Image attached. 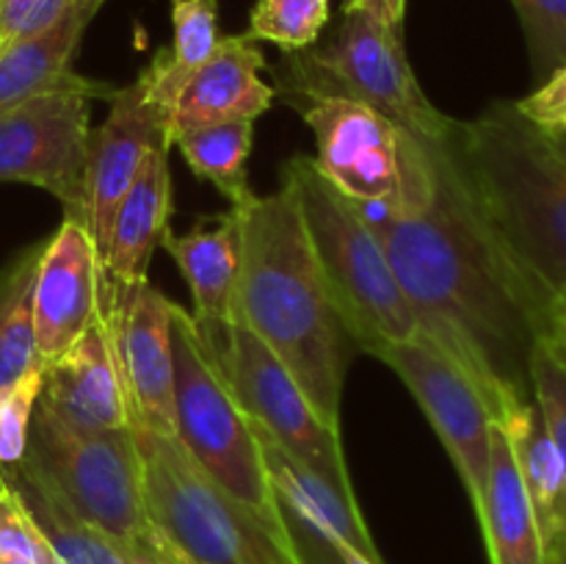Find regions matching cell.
<instances>
[{
    "instance_id": "obj_24",
    "label": "cell",
    "mask_w": 566,
    "mask_h": 564,
    "mask_svg": "<svg viewBox=\"0 0 566 564\" xmlns=\"http://www.w3.org/2000/svg\"><path fill=\"white\" fill-rule=\"evenodd\" d=\"M171 48L160 50L138 77L175 122L182 86L210 59L221 39L219 0H171Z\"/></svg>"
},
{
    "instance_id": "obj_33",
    "label": "cell",
    "mask_w": 566,
    "mask_h": 564,
    "mask_svg": "<svg viewBox=\"0 0 566 564\" xmlns=\"http://www.w3.org/2000/svg\"><path fill=\"white\" fill-rule=\"evenodd\" d=\"M514 108L545 136H566V61L558 70H553L545 81H539L534 92L514 100Z\"/></svg>"
},
{
    "instance_id": "obj_32",
    "label": "cell",
    "mask_w": 566,
    "mask_h": 564,
    "mask_svg": "<svg viewBox=\"0 0 566 564\" xmlns=\"http://www.w3.org/2000/svg\"><path fill=\"white\" fill-rule=\"evenodd\" d=\"M531 396L566 468V370L542 346V341L531 357Z\"/></svg>"
},
{
    "instance_id": "obj_16",
    "label": "cell",
    "mask_w": 566,
    "mask_h": 564,
    "mask_svg": "<svg viewBox=\"0 0 566 564\" xmlns=\"http://www.w3.org/2000/svg\"><path fill=\"white\" fill-rule=\"evenodd\" d=\"M39 407L75 431H122L130 429V401L116 359L114 335L103 310L70 348L44 363Z\"/></svg>"
},
{
    "instance_id": "obj_25",
    "label": "cell",
    "mask_w": 566,
    "mask_h": 564,
    "mask_svg": "<svg viewBox=\"0 0 566 564\" xmlns=\"http://www.w3.org/2000/svg\"><path fill=\"white\" fill-rule=\"evenodd\" d=\"M252 142L254 122H219L171 133V147L186 158L193 175L208 180L232 208H243L254 197L247 171Z\"/></svg>"
},
{
    "instance_id": "obj_34",
    "label": "cell",
    "mask_w": 566,
    "mask_h": 564,
    "mask_svg": "<svg viewBox=\"0 0 566 564\" xmlns=\"http://www.w3.org/2000/svg\"><path fill=\"white\" fill-rule=\"evenodd\" d=\"M77 0H0V50L48 31Z\"/></svg>"
},
{
    "instance_id": "obj_9",
    "label": "cell",
    "mask_w": 566,
    "mask_h": 564,
    "mask_svg": "<svg viewBox=\"0 0 566 564\" xmlns=\"http://www.w3.org/2000/svg\"><path fill=\"white\" fill-rule=\"evenodd\" d=\"M315 136V166L354 202H418L429 194L431 153L392 122L352 100L302 108Z\"/></svg>"
},
{
    "instance_id": "obj_31",
    "label": "cell",
    "mask_w": 566,
    "mask_h": 564,
    "mask_svg": "<svg viewBox=\"0 0 566 564\" xmlns=\"http://www.w3.org/2000/svg\"><path fill=\"white\" fill-rule=\"evenodd\" d=\"M44 370L36 368L11 385L0 387V468L22 462L28 451L33 409L42 393Z\"/></svg>"
},
{
    "instance_id": "obj_23",
    "label": "cell",
    "mask_w": 566,
    "mask_h": 564,
    "mask_svg": "<svg viewBox=\"0 0 566 564\" xmlns=\"http://www.w3.org/2000/svg\"><path fill=\"white\" fill-rule=\"evenodd\" d=\"M92 14L72 6L55 25L0 50V111L61 86H77L86 77L72 70Z\"/></svg>"
},
{
    "instance_id": "obj_4",
    "label": "cell",
    "mask_w": 566,
    "mask_h": 564,
    "mask_svg": "<svg viewBox=\"0 0 566 564\" xmlns=\"http://www.w3.org/2000/svg\"><path fill=\"white\" fill-rule=\"evenodd\" d=\"M282 188L296 202L326 288L359 352L376 357L390 343L412 341V304L354 199L337 191L307 155H293L282 166Z\"/></svg>"
},
{
    "instance_id": "obj_15",
    "label": "cell",
    "mask_w": 566,
    "mask_h": 564,
    "mask_svg": "<svg viewBox=\"0 0 566 564\" xmlns=\"http://www.w3.org/2000/svg\"><path fill=\"white\" fill-rule=\"evenodd\" d=\"M103 265L97 241L83 219L64 216L44 241L33 285V321L42 363L59 357L92 326L99 313Z\"/></svg>"
},
{
    "instance_id": "obj_40",
    "label": "cell",
    "mask_w": 566,
    "mask_h": 564,
    "mask_svg": "<svg viewBox=\"0 0 566 564\" xmlns=\"http://www.w3.org/2000/svg\"><path fill=\"white\" fill-rule=\"evenodd\" d=\"M376 3V0H343V9H357V6H368Z\"/></svg>"
},
{
    "instance_id": "obj_20",
    "label": "cell",
    "mask_w": 566,
    "mask_h": 564,
    "mask_svg": "<svg viewBox=\"0 0 566 564\" xmlns=\"http://www.w3.org/2000/svg\"><path fill=\"white\" fill-rule=\"evenodd\" d=\"M171 147H160L136 177L99 243V265L114 285H138L149 280V263L169 236L171 219Z\"/></svg>"
},
{
    "instance_id": "obj_29",
    "label": "cell",
    "mask_w": 566,
    "mask_h": 564,
    "mask_svg": "<svg viewBox=\"0 0 566 564\" xmlns=\"http://www.w3.org/2000/svg\"><path fill=\"white\" fill-rule=\"evenodd\" d=\"M536 83L566 61V0H512Z\"/></svg>"
},
{
    "instance_id": "obj_7",
    "label": "cell",
    "mask_w": 566,
    "mask_h": 564,
    "mask_svg": "<svg viewBox=\"0 0 566 564\" xmlns=\"http://www.w3.org/2000/svg\"><path fill=\"white\" fill-rule=\"evenodd\" d=\"M285 86L304 103L352 100L429 147L451 133L453 122L420 88L401 22H392L381 3L343 9V20L324 44L291 53Z\"/></svg>"
},
{
    "instance_id": "obj_12",
    "label": "cell",
    "mask_w": 566,
    "mask_h": 564,
    "mask_svg": "<svg viewBox=\"0 0 566 564\" xmlns=\"http://www.w3.org/2000/svg\"><path fill=\"white\" fill-rule=\"evenodd\" d=\"M376 359L390 365L398 379L409 387L429 418L431 429L446 446L470 503L475 506L490 473L492 426H495L479 387L448 354L420 335H415L412 341L390 343L376 354Z\"/></svg>"
},
{
    "instance_id": "obj_14",
    "label": "cell",
    "mask_w": 566,
    "mask_h": 564,
    "mask_svg": "<svg viewBox=\"0 0 566 564\" xmlns=\"http://www.w3.org/2000/svg\"><path fill=\"white\" fill-rule=\"evenodd\" d=\"M103 125L88 133L86 205L83 216L94 241L103 243L114 208L160 147H171V114L147 92L142 77L114 88Z\"/></svg>"
},
{
    "instance_id": "obj_21",
    "label": "cell",
    "mask_w": 566,
    "mask_h": 564,
    "mask_svg": "<svg viewBox=\"0 0 566 564\" xmlns=\"http://www.w3.org/2000/svg\"><path fill=\"white\" fill-rule=\"evenodd\" d=\"M490 564H545L539 523L501 426H492L490 473L475 501Z\"/></svg>"
},
{
    "instance_id": "obj_1",
    "label": "cell",
    "mask_w": 566,
    "mask_h": 564,
    "mask_svg": "<svg viewBox=\"0 0 566 564\" xmlns=\"http://www.w3.org/2000/svg\"><path fill=\"white\" fill-rule=\"evenodd\" d=\"M448 136L429 144L434 177L423 199L354 205L385 247L415 310L418 335L470 376L497 420L509 401L534 398L531 357L542 341L547 302L492 232Z\"/></svg>"
},
{
    "instance_id": "obj_28",
    "label": "cell",
    "mask_w": 566,
    "mask_h": 564,
    "mask_svg": "<svg viewBox=\"0 0 566 564\" xmlns=\"http://www.w3.org/2000/svg\"><path fill=\"white\" fill-rule=\"evenodd\" d=\"M332 0H258L249 11V36L271 42L285 53L318 44L329 25Z\"/></svg>"
},
{
    "instance_id": "obj_18",
    "label": "cell",
    "mask_w": 566,
    "mask_h": 564,
    "mask_svg": "<svg viewBox=\"0 0 566 564\" xmlns=\"http://www.w3.org/2000/svg\"><path fill=\"white\" fill-rule=\"evenodd\" d=\"M180 269L193 302V324L219 357L238 324L235 296L241 274V213L230 208L182 236H166L164 247Z\"/></svg>"
},
{
    "instance_id": "obj_41",
    "label": "cell",
    "mask_w": 566,
    "mask_h": 564,
    "mask_svg": "<svg viewBox=\"0 0 566 564\" xmlns=\"http://www.w3.org/2000/svg\"><path fill=\"white\" fill-rule=\"evenodd\" d=\"M553 142H556V147L562 149V155L566 158V136H562V138H553Z\"/></svg>"
},
{
    "instance_id": "obj_27",
    "label": "cell",
    "mask_w": 566,
    "mask_h": 564,
    "mask_svg": "<svg viewBox=\"0 0 566 564\" xmlns=\"http://www.w3.org/2000/svg\"><path fill=\"white\" fill-rule=\"evenodd\" d=\"M42 249L44 241L22 249L0 271V387L44 368L36 348V321H33V285H36Z\"/></svg>"
},
{
    "instance_id": "obj_8",
    "label": "cell",
    "mask_w": 566,
    "mask_h": 564,
    "mask_svg": "<svg viewBox=\"0 0 566 564\" xmlns=\"http://www.w3.org/2000/svg\"><path fill=\"white\" fill-rule=\"evenodd\" d=\"M142 457L147 509L177 564H304L263 520L221 490L177 442L130 426Z\"/></svg>"
},
{
    "instance_id": "obj_17",
    "label": "cell",
    "mask_w": 566,
    "mask_h": 564,
    "mask_svg": "<svg viewBox=\"0 0 566 564\" xmlns=\"http://www.w3.org/2000/svg\"><path fill=\"white\" fill-rule=\"evenodd\" d=\"M260 448H263L271 490L304 564H335L340 545H352L365 556L381 558L357 501H348L332 490L263 429H260Z\"/></svg>"
},
{
    "instance_id": "obj_6",
    "label": "cell",
    "mask_w": 566,
    "mask_h": 564,
    "mask_svg": "<svg viewBox=\"0 0 566 564\" xmlns=\"http://www.w3.org/2000/svg\"><path fill=\"white\" fill-rule=\"evenodd\" d=\"M171 363H175L177 442L221 490L252 509L282 545L296 551V542L271 490L258 424L238 401L224 368L199 335L191 310L175 302H171Z\"/></svg>"
},
{
    "instance_id": "obj_37",
    "label": "cell",
    "mask_w": 566,
    "mask_h": 564,
    "mask_svg": "<svg viewBox=\"0 0 566 564\" xmlns=\"http://www.w3.org/2000/svg\"><path fill=\"white\" fill-rule=\"evenodd\" d=\"M381 9L387 11L392 22H403V11H407V0H379Z\"/></svg>"
},
{
    "instance_id": "obj_26",
    "label": "cell",
    "mask_w": 566,
    "mask_h": 564,
    "mask_svg": "<svg viewBox=\"0 0 566 564\" xmlns=\"http://www.w3.org/2000/svg\"><path fill=\"white\" fill-rule=\"evenodd\" d=\"M0 476L20 492L25 506L31 509L36 523L42 525L48 540L59 551L64 564H160L138 558L127 553L125 547L116 545L105 534L94 531L83 520H77L48 487L39 479H33L22 464H11V468H0Z\"/></svg>"
},
{
    "instance_id": "obj_22",
    "label": "cell",
    "mask_w": 566,
    "mask_h": 564,
    "mask_svg": "<svg viewBox=\"0 0 566 564\" xmlns=\"http://www.w3.org/2000/svg\"><path fill=\"white\" fill-rule=\"evenodd\" d=\"M506 435L514 464L539 523L542 547H556L566 531V468L556 442L551 440L534 398H514L495 420Z\"/></svg>"
},
{
    "instance_id": "obj_36",
    "label": "cell",
    "mask_w": 566,
    "mask_h": 564,
    "mask_svg": "<svg viewBox=\"0 0 566 564\" xmlns=\"http://www.w3.org/2000/svg\"><path fill=\"white\" fill-rule=\"evenodd\" d=\"M335 564H385V558H370L352 545H340L335 553Z\"/></svg>"
},
{
    "instance_id": "obj_5",
    "label": "cell",
    "mask_w": 566,
    "mask_h": 564,
    "mask_svg": "<svg viewBox=\"0 0 566 564\" xmlns=\"http://www.w3.org/2000/svg\"><path fill=\"white\" fill-rule=\"evenodd\" d=\"M22 468L77 520L147 562L177 564L147 509L133 429L75 431L44 407L33 409Z\"/></svg>"
},
{
    "instance_id": "obj_3",
    "label": "cell",
    "mask_w": 566,
    "mask_h": 564,
    "mask_svg": "<svg viewBox=\"0 0 566 564\" xmlns=\"http://www.w3.org/2000/svg\"><path fill=\"white\" fill-rule=\"evenodd\" d=\"M451 153L520 274L551 304L566 291V158L551 136L495 100L453 122Z\"/></svg>"
},
{
    "instance_id": "obj_35",
    "label": "cell",
    "mask_w": 566,
    "mask_h": 564,
    "mask_svg": "<svg viewBox=\"0 0 566 564\" xmlns=\"http://www.w3.org/2000/svg\"><path fill=\"white\" fill-rule=\"evenodd\" d=\"M542 346L556 357V363L566 370V291L551 299L542 330Z\"/></svg>"
},
{
    "instance_id": "obj_42",
    "label": "cell",
    "mask_w": 566,
    "mask_h": 564,
    "mask_svg": "<svg viewBox=\"0 0 566 564\" xmlns=\"http://www.w3.org/2000/svg\"><path fill=\"white\" fill-rule=\"evenodd\" d=\"M0 564H25V562H17V558H3Z\"/></svg>"
},
{
    "instance_id": "obj_19",
    "label": "cell",
    "mask_w": 566,
    "mask_h": 564,
    "mask_svg": "<svg viewBox=\"0 0 566 564\" xmlns=\"http://www.w3.org/2000/svg\"><path fill=\"white\" fill-rule=\"evenodd\" d=\"M263 66V50L249 33L221 36L177 97L175 130L260 119L274 103V88L260 77Z\"/></svg>"
},
{
    "instance_id": "obj_38",
    "label": "cell",
    "mask_w": 566,
    "mask_h": 564,
    "mask_svg": "<svg viewBox=\"0 0 566 564\" xmlns=\"http://www.w3.org/2000/svg\"><path fill=\"white\" fill-rule=\"evenodd\" d=\"M545 564H566V531L562 534V540L556 542V547H553V551L547 553Z\"/></svg>"
},
{
    "instance_id": "obj_10",
    "label": "cell",
    "mask_w": 566,
    "mask_h": 564,
    "mask_svg": "<svg viewBox=\"0 0 566 564\" xmlns=\"http://www.w3.org/2000/svg\"><path fill=\"white\" fill-rule=\"evenodd\" d=\"M111 94L114 88L86 77L0 111V182L44 188L64 205V216L86 221L88 116L92 100Z\"/></svg>"
},
{
    "instance_id": "obj_11",
    "label": "cell",
    "mask_w": 566,
    "mask_h": 564,
    "mask_svg": "<svg viewBox=\"0 0 566 564\" xmlns=\"http://www.w3.org/2000/svg\"><path fill=\"white\" fill-rule=\"evenodd\" d=\"M216 359L249 418L332 490L348 501H357L340 429H332L321 418L296 376L247 324L238 321L230 343Z\"/></svg>"
},
{
    "instance_id": "obj_39",
    "label": "cell",
    "mask_w": 566,
    "mask_h": 564,
    "mask_svg": "<svg viewBox=\"0 0 566 564\" xmlns=\"http://www.w3.org/2000/svg\"><path fill=\"white\" fill-rule=\"evenodd\" d=\"M103 3H105V0H77V6H81V9H86L92 17L97 14L99 6H103Z\"/></svg>"
},
{
    "instance_id": "obj_30",
    "label": "cell",
    "mask_w": 566,
    "mask_h": 564,
    "mask_svg": "<svg viewBox=\"0 0 566 564\" xmlns=\"http://www.w3.org/2000/svg\"><path fill=\"white\" fill-rule=\"evenodd\" d=\"M3 558L25 564H64L20 492L0 476V562Z\"/></svg>"
},
{
    "instance_id": "obj_13",
    "label": "cell",
    "mask_w": 566,
    "mask_h": 564,
    "mask_svg": "<svg viewBox=\"0 0 566 564\" xmlns=\"http://www.w3.org/2000/svg\"><path fill=\"white\" fill-rule=\"evenodd\" d=\"M103 310L130 401V426L175 435L171 302L149 280L114 285L103 274Z\"/></svg>"
},
{
    "instance_id": "obj_2",
    "label": "cell",
    "mask_w": 566,
    "mask_h": 564,
    "mask_svg": "<svg viewBox=\"0 0 566 564\" xmlns=\"http://www.w3.org/2000/svg\"><path fill=\"white\" fill-rule=\"evenodd\" d=\"M241 213V274L235 313L318 409L340 429L348 368L359 354L318 269L296 202L285 188L254 194Z\"/></svg>"
}]
</instances>
